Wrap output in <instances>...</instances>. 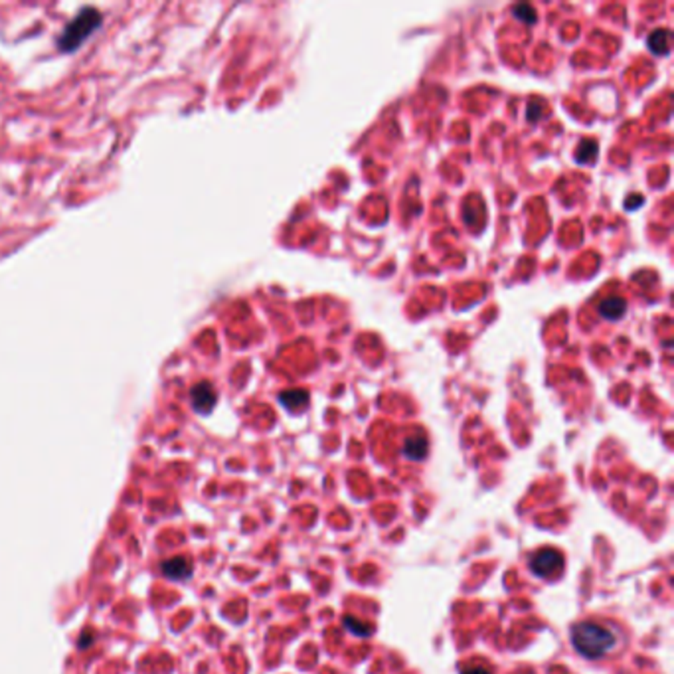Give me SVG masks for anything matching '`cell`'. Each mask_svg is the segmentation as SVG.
<instances>
[{
  "instance_id": "obj_4",
  "label": "cell",
  "mask_w": 674,
  "mask_h": 674,
  "mask_svg": "<svg viewBox=\"0 0 674 674\" xmlns=\"http://www.w3.org/2000/svg\"><path fill=\"white\" fill-rule=\"evenodd\" d=\"M192 407L198 412V414H208L212 412V407L216 405V390L212 387V384L208 382H200L192 387Z\"/></svg>"
},
{
  "instance_id": "obj_6",
  "label": "cell",
  "mask_w": 674,
  "mask_h": 674,
  "mask_svg": "<svg viewBox=\"0 0 674 674\" xmlns=\"http://www.w3.org/2000/svg\"><path fill=\"white\" fill-rule=\"evenodd\" d=\"M404 455L410 461H422L427 455V439L423 435H412L404 443Z\"/></svg>"
},
{
  "instance_id": "obj_9",
  "label": "cell",
  "mask_w": 674,
  "mask_h": 674,
  "mask_svg": "<svg viewBox=\"0 0 674 674\" xmlns=\"http://www.w3.org/2000/svg\"><path fill=\"white\" fill-rule=\"evenodd\" d=\"M648 48L653 54H666L668 52V32L666 30H655L648 36Z\"/></svg>"
},
{
  "instance_id": "obj_5",
  "label": "cell",
  "mask_w": 674,
  "mask_h": 674,
  "mask_svg": "<svg viewBox=\"0 0 674 674\" xmlns=\"http://www.w3.org/2000/svg\"><path fill=\"white\" fill-rule=\"evenodd\" d=\"M190 572H192V567L186 562V557H171L162 564V574L166 577H172V579H184L186 575H190Z\"/></svg>"
},
{
  "instance_id": "obj_12",
  "label": "cell",
  "mask_w": 674,
  "mask_h": 674,
  "mask_svg": "<svg viewBox=\"0 0 674 674\" xmlns=\"http://www.w3.org/2000/svg\"><path fill=\"white\" fill-rule=\"evenodd\" d=\"M344 625H346V629L351 631V633H354V635H360V637H368L370 633H372V629H370V627H362L364 623H362V621H358V619H354V617H346V619H344Z\"/></svg>"
},
{
  "instance_id": "obj_7",
  "label": "cell",
  "mask_w": 674,
  "mask_h": 674,
  "mask_svg": "<svg viewBox=\"0 0 674 674\" xmlns=\"http://www.w3.org/2000/svg\"><path fill=\"white\" fill-rule=\"evenodd\" d=\"M279 402L283 407H287L289 412H299L309 404V394L305 390H287L279 396Z\"/></svg>"
},
{
  "instance_id": "obj_3",
  "label": "cell",
  "mask_w": 674,
  "mask_h": 674,
  "mask_svg": "<svg viewBox=\"0 0 674 674\" xmlns=\"http://www.w3.org/2000/svg\"><path fill=\"white\" fill-rule=\"evenodd\" d=\"M564 567V557L554 548H546L536 552L530 560V569L538 577H552Z\"/></svg>"
},
{
  "instance_id": "obj_11",
  "label": "cell",
  "mask_w": 674,
  "mask_h": 674,
  "mask_svg": "<svg viewBox=\"0 0 674 674\" xmlns=\"http://www.w3.org/2000/svg\"><path fill=\"white\" fill-rule=\"evenodd\" d=\"M513 12L516 18L522 20V22H526V24L536 22V10L532 9L530 4H518V6H514Z\"/></svg>"
},
{
  "instance_id": "obj_8",
  "label": "cell",
  "mask_w": 674,
  "mask_h": 674,
  "mask_svg": "<svg viewBox=\"0 0 674 674\" xmlns=\"http://www.w3.org/2000/svg\"><path fill=\"white\" fill-rule=\"evenodd\" d=\"M627 311V303L621 297H609L599 305V315L607 321H617Z\"/></svg>"
},
{
  "instance_id": "obj_2",
  "label": "cell",
  "mask_w": 674,
  "mask_h": 674,
  "mask_svg": "<svg viewBox=\"0 0 674 674\" xmlns=\"http://www.w3.org/2000/svg\"><path fill=\"white\" fill-rule=\"evenodd\" d=\"M101 12L97 9H91L85 6L75 14V18L70 20L65 28L62 30V34L58 38V48L60 52H75L87 38L101 26Z\"/></svg>"
},
{
  "instance_id": "obj_10",
  "label": "cell",
  "mask_w": 674,
  "mask_h": 674,
  "mask_svg": "<svg viewBox=\"0 0 674 674\" xmlns=\"http://www.w3.org/2000/svg\"><path fill=\"white\" fill-rule=\"evenodd\" d=\"M575 156H577V161L579 162L589 164V162L594 161L595 156H597V144H594L592 141H585V143H582V146L577 149Z\"/></svg>"
},
{
  "instance_id": "obj_1",
  "label": "cell",
  "mask_w": 674,
  "mask_h": 674,
  "mask_svg": "<svg viewBox=\"0 0 674 674\" xmlns=\"http://www.w3.org/2000/svg\"><path fill=\"white\" fill-rule=\"evenodd\" d=\"M615 635L597 623L584 621L572 627V645L585 658H599L615 648Z\"/></svg>"
},
{
  "instance_id": "obj_13",
  "label": "cell",
  "mask_w": 674,
  "mask_h": 674,
  "mask_svg": "<svg viewBox=\"0 0 674 674\" xmlns=\"http://www.w3.org/2000/svg\"><path fill=\"white\" fill-rule=\"evenodd\" d=\"M461 674H491L486 670L485 666H469V668H463V673Z\"/></svg>"
}]
</instances>
